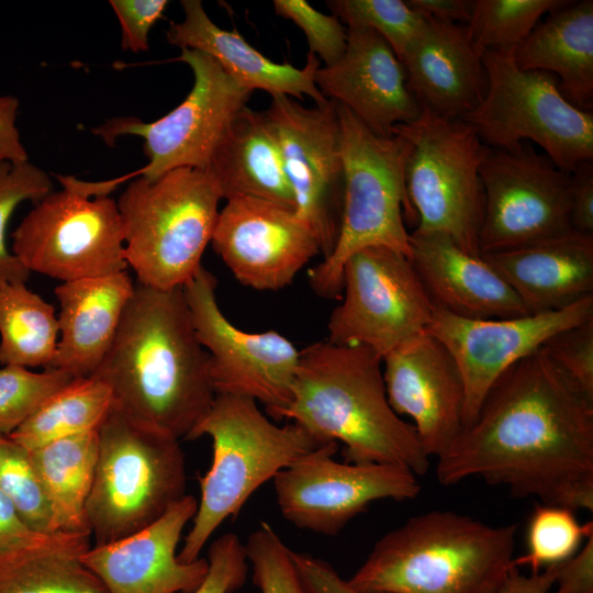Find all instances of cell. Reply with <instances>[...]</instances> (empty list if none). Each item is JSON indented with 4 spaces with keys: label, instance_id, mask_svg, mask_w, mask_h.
<instances>
[{
    "label": "cell",
    "instance_id": "6da1fadb",
    "mask_svg": "<svg viewBox=\"0 0 593 593\" xmlns=\"http://www.w3.org/2000/svg\"><path fill=\"white\" fill-rule=\"evenodd\" d=\"M435 471L443 485L477 477L515 497L592 511L593 402L540 347L494 382Z\"/></svg>",
    "mask_w": 593,
    "mask_h": 593
},
{
    "label": "cell",
    "instance_id": "7a4b0ae2",
    "mask_svg": "<svg viewBox=\"0 0 593 593\" xmlns=\"http://www.w3.org/2000/svg\"><path fill=\"white\" fill-rule=\"evenodd\" d=\"M105 382L113 405L132 421L188 439L215 390L210 358L198 340L182 288L136 282L115 337L91 376Z\"/></svg>",
    "mask_w": 593,
    "mask_h": 593
},
{
    "label": "cell",
    "instance_id": "3957f363",
    "mask_svg": "<svg viewBox=\"0 0 593 593\" xmlns=\"http://www.w3.org/2000/svg\"><path fill=\"white\" fill-rule=\"evenodd\" d=\"M276 419L342 443L345 462L396 465L415 475L429 467L414 426L388 401L382 358L366 346L326 339L300 350L291 401Z\"/></svg>",
    "mask_w": 593,
    "mask_h": 593
},
{
    "label": "cell",
    "instance_id": "277c9868",
    "mask_svg": "<svg viewBox=\"0 0 593 593\" xmlns=\"http://www.w3.org/2000/svg\"><path fill=\"white\" fill-rule=\"evenodd\" d=\"M516 530L430 511L383 535L347 581L361 593H494L516 568Z\"/></svg>",
    "mask_w": 593,
    "mask_h": 593
},
{
    "label": "cell",
    "instance_id": "5b68a950",
    "mask_svg": "<svg viewBox=\"0 0 593 593\" xmlns=\"http://www.w3.org/2000/svg\"><path fill=\"white\" fill-rule=\"evenodd\" d=\"M202 436L212 439L213 458L199 478L201 496L178 553L182 562L199 559L212 534L225 519L236 516L259 486L327 444L294 423H273L255 400L233 394H215L188 439Z\"/></svg>",
    "mask_w": 593,
    "mask_h": 593
},
{
    "label": "cell",
    "instance_id": "8992f818",
    "mask_svg": "<svg viewBox=\"0 0 593 593\" xmlns=\"http://www.w3.org/2000/svg\"><path fill=\"white\" fill-rule=\"evenodd\" d=\"M337 112L344 169L340 230L333 251L309 271L311 289L324 299L342 296L344 265L362 248L384 246L410 257L405 220L417 224L406 191L410 141L376 135L339 103Z\"/></svg>",
    "mask_w": 593,
    "mask_h": 593
},
{
    "label": "cell",
    "instance_id": "52a82bcc",
    "mask_svg": "<svg viewBox=\"0 0 593 593\" xmlns=\"http://www.w3.org/2000/svg\"><path fill=\"white\" fill-rule=\"evenodd\" d=\"M222 199L205 170L177 168L130 181L116 204L125 259L137 282L160 290L187 284L202 266Z\"/></svg>",
    "mask_w": 593,
    "mask_h": 593
},
{
    "label": "cell",
    "instance_id": "ba28073f",
    "mask_svg": "<svg viewBox=\"0 0 593 593\" xmlns=\"http://www.w3.org/2000/svg\"><path fill=\"white\" fill-rule=\"evenodd\" d=\"M98 458L86 505L94 545L156 522L186 495L180 440L132 421L114 405L98 429Z\"/></svg>",
    "mask_w": 593,
    "mask_h": 593
},
{
    "label": "cell",
    "instance_id": "9c48e42d",
    "mask_svg": "<svg viewBox=\"0 0 593 593\" xmlns=\"http://www.w3.org/2000/svg\"><path fill=\"white\" fill-rule=\"evenodd\" d=\"M177 60L186 63L194 77L192 89L178 107L154 122L121 116L91 128L108 146L125 135L143 138L148 163L111 180L79 179L77 184L81 192L89 197L109 195L119 184L133 178L156 179L177 168L206 170L233 120L247 107L251 92L203 52L181 49Z\"/></svg>",
    "mask_w": 593,
    "mask_h": 593
},
{
    "label": "cell",
    "instance_id": "30bf717a",
    "mask_svg": "<svg viewBox=\"0 0 593 593\" xmlns=\"http://www.w3.org/2000/svg\"><path fill=\"white\" fill-rule=\"evenodd\" d=\"M513 52L482 54L486 90L462 120L489 148L511 150L529 142L569 172L593 160V111L572 105L556 76L519 69Z\"/></svg>",
    "mask_w": 593,
    "mask_h": 593
},
{
    "label": "cell",
    "instance_id": "8fae6325",
    "mask_svg": "<svg viewBox=\"0 0 593 593\" xmlns=\"http://www.w3.org/2000/svg\"><path fill=\"white\" fill-rule=\"evenodd\" d=\"M392 134L410 141L406 191L416 214L413 232L441 233L462 250L480 256L483 214L480 169L488 150L462 119L438 115L425 108Z\"/></svg>",
    "mask_w": 593,
    "mask_h": 593
},
{
    "label": "cell",
    "instance_id": "7c38bea8",
    "mask_svg": "<svg viewBox=\"0 0 593 593\" xmlns=\"http://www.w3.org/2000/svg\"><path fill=\"white\" fill-rule=\"evenodd\" d=\"M61 186L36 202L20 222L12 234V253L30 272L61 282L125 271L116 201Z\"/></svg>",
    "mask_w": 593,
    "mask_h": 593
},
{
    "label": "cell",
    "instance_id": "4fadbf2b",
    "mask_svg": "<svg viewBox=\"0 0 593 593\" xmlns=\"http://www.w3.org/2000/svg\"><path fill=\"white\" fill-rule=\"evenodd\" d=\"M433 310L409 257L384 246L366 247L344 265L342 302L328 318L327 340L366 346L383 359L424 333Z\"/></svg>",
    "mask_w": 593,
    "mask_h": 593
},
{
    "label": "cell",
    "instance_id": "5bb4252c",
    "mask_svg": "<svg viewBox=\"0 0 593 593\" xmlns=\"http://www.w3.org/2000/svg\"><path fill=\"white\" fill-rule=\"evenodd\" d=\"M480 177L483 214L480 255L538 243L571 230V174L529 142L488 148Z\"/></svg>",
    "mask_w": 593,
    "mask_h": 593
},
{
    "label": "cell",
    "instance_id": "9a60e30c",
    "mask_svg": "<svg viewBox=\"0 0 593 593\" xmlns=\"http://www.w3.org/2000/svg\"><path fill=\"white\" fill-rule=\"evenodd\" d=\"M216 284L201 266L182 287L195 335L209 354L215 394L253 399L276 419L291 401L300 350L278 332L251 333L233 325L219 305Z\"/></svg>",
    "mask_w": 593,
    "mask_h": 593
},
{
    "label": "cell",
    "instance_id": "2e32d148",
    "mask_svg": "<svg viewBox=\"0 0 593 593\" xmlns=\"http://www.w3.org/2000/svg\"><path fill=\"white\" fill-rule=\"evenodd\" d=\"M329 441L288 468L273 481L282 516L301 529L337 535L354 517L379 500L415 499L421 485L410 469L390 463H350L334 459Z\"/></svg>",
    "mask_w": 593,
    "mask_h": 593
},
{
    "label": "cell",
    "instance_id": "e0dca14e",
    "mask_svg": "<svg viewBox=\"0 0 593 593\" xmlns=\"http://www.w3.org/2000/svg\"><path fill=\"white\" fill-rule=\"evenodd\" d=\"M280 149L294 211L311 227L326 258L340 230L344 169L337 102L312 108L271 96L264 111Z\"/></svg>",
    "mask_w": 593,
    "mask_h": 593
},
{
    "label": "cell",
    "instance_id": "ac0fdd59",
    "mask_svg": "<svg viewBox=\"0 0 593 593\" xmlns=\"http://www.w3.org/2000/svg\"><path fill=\"white\" fill-rule=\"evenodd\" d=\"M592 317L593 295L561 310L511 318H467L434 305L425 332L445 346L459 369L465 390L463 426L475 417L504 371L551 336Z\"/></svg>",
    "mask_w": 593,
    "mask_h": 593
},
{
    "label": "cell",
    "instance_id": "d6986e66",
    "mask_svg": "<svg viewBox=\"0 0 593 593\" xmlns=\"http://www.w3.org/2000/svg\"><path fill=\"white\" fill-rule=\"evenodd\" d=\"M226 201L211 244L243 286L259 291L283 289L321 254L313 231L294 210L249 197Z\"/></svg>",
    "mask_w": 593,
    "mask_h": 593
},
{
    "label": "cell",
    "instance_id": "ffe728a7",
    "mask_svg": "<svg viewBox=\"0 0 593 593\" xmlns=\"http://www.w3.org/2000/svg\"><path fill=\"white\" fill-rule=\"evenodd\" d=\"M382 373L393 411L414 421L428 457L441 456L463 427V383L449 351L424 332L384 356Z\"/></svg>",
    "mask_w": 593,
    "mask_h": 593
},
{
    "label": "cell",
    "instance_id": "44dd1931",
    "mask_svg": "<svg viewBox=\"0 0 593 593\" xmlns=\"http://www.w3.org/2000/svg\"><path fill=\"white\" fill-rule=\"evenodd\" d=\"M198 507L186 494L149 526L113 542L90 546L82 563L109 593H191L208 573L206 558L178 559L177 547Z\"/></svg>",
    "mask_w": 593,
    "mask_h": 593
},
{
    "label": "cell",
    "instance_id": "7402d4cb",
    "mask_svg": "<svg viewBox=\"0 0 593 593\" xmlns=\"http://www.w3.org/2000/svg\"><path fill=\"white\" fill-rule=\"evenodd\" d=\"M343 56L315 72L321 93L346 107L372 133L392 136L399 124L422 111L407 87L406 72L391 46L369 29H347Z\"/></svg>",
    "mask_w": 593,
    "mask_h": 593
},
{
    "label": "cell",
    "instance_id": "603a6c76",
    "mask_svg": "<svg viewBox=\"0 0 593 593\" xmlns=\"http://www.w3.org/2000/svg\"><path fill=\"white\" fill-rule=\"evenodd\" d=\"M409 239V259L435 306L475 320L530 314L481 256L462 250L449 236L412 232Z\"/></svg>",
    "mask_w": 593,
    "mask_h": 593
},
{
    "label": "cell",
    "instance_id": "cb8c5ba5",
    "mask_svg": "<svg viewBox=\"0 0 593 593\" xmlns=\"http://www.w3.org/2000/svg\"><path fill=\"white\" fill-rule=\"evenodd\" d=\"M426 19L423 34L402 60L407 87L421 108L462 119L486 90L482 55L466 24Z\"/></svg>",
    "mask_w": 593,
    "mask_h": 593
},
{
    "label": "cell",
    "instance_id": "d4e9b609",
    "mask_svg": "<svg viewBox=\"0 0 593 593\" xmlns=\"http://www.w3.org/2000/svg\"><path fill=\"white\" fill-rule=\"evenodd\" d=\"M480 256L530 314L561 310L593 295V235L569 231Z\"/></svg>",
    "mask_w": 593,
    "mask_h": 593
},
{
    "label": "cell",
    "instance_id": "484cf974",
    "mask_svg": "<svg viewBox=\"0 0 593 593\" xmlns=\"http://www.w3.org/2000/svg\"><path fill=\"white\" fill-rule=\"evenodd\" d=\"M184 18L171 22L166 33L169 44L180 49L200 51L217 64L239 86L253 92L264 90L270 96L302 99L307 96L315 104L326 99L315 83L320 59L309 53L304 67L278 64L250 46L236 31L217 26L206 14L200 0H182Z\"/></svg>",
    "mask_w": 593,
    "mask_h": 593
},
{
    "label": "cell",
    "instance_id": "4316f807",
    "mask_svg": "<svg viewBox=\"0 0 593 593\" xmlns=\"http://www.w3.org/2000/svg\"><path fill=\"white\" fill-rule=\"evenodd\" d=\"M134 288L126 270L58 284L54 292L59 338L48 368L72 378L91 377L115 337Z\"/></svg>",
    "mask_w": 593,
    "mask_h": 593
},
{
    "label": "cell",
    "instance_id": "83f0119b",
    "mask_svg": "<svg viewBox=\"0 0 593 593\" xmlns=\"http://www.w3.org/2000/svg\"><path fill=\"white\" fill-rule=\"evenodd\" d=\"M519 69L557 77L562 96L593 111V1H567L549 12L514 49Z\"/></svg>",
    "mask_w": 593,
    "mask_h": 593
},
{
    "label": "cell",
    "instance_id": "f1b7e54d",
    "mask_svg": "<svg viewBox=\"0 0 593 593\" xmlns=\"http://www.w3.org/2000/svg\"><path fill=\"white\" fill-rule=\"evenodd\" d=\"M205 171L223 199L249 197L294 210L280 149L264 111L245 107L235 116Z\"/></svg>",
    "mask_w": 593,
    "mask_h": 593
},
{
    "label": "cell",
    "instance_id": "f546056e",
    "mask_svg": "<svg viewBox=\"0 0 593 593\" xmlns=\"http://www.w3.org/2000/svg\"><path fill=\"white\" fill-rule=\"evenodd\" d=\"M98 443L97 429L30 450L57 534L90 536L86 505L94 478Z\"/></svg>",
    "mask_w": 593,
    "mask_h": 593
},
{
    "label": "cell",
    "instance_id": "4dcf8cb0",
    "mask_svg": "<svg viewBox=\"0 0 593 593\" xmlns=\"http://www.w3.org/2000/svg\"><path fill=\"white\" fill-rule=\"evenodd\" d=\"M89 535L54 534L0 558V593H109L81 561Z\"/></svg>",
    "mask_w": 593,
    "mask_h": 593
},
{
    "label": "cell",
    "instance_id": "1f68e13d",
    "mask_svg": "<svg viewBox=\"0 0 593 593\" xmlns=\"http://www.w3.org/2000/svg\"><path fill=\"white\" fill-rule=\"evenodd\" d=\"M59 327L54 306L25 283L0 286V365L48 368Z\"/></svg>",
    "mask_w": 593,
    "mask_h": 593
},
{
    "label": "cell",
    "instance_id": "d6a6232c",
    "mask_svg": "<svg viewBox=\"0 0 593 593\" xmlns=\"http://www.w3.org/2000/svg\"><path fill=\"white\" fill-rule=\"evenodd\" d=\"M110 387L94 377L75 378L52 394L9 436L27 450L97 430L113 406Z\"/></svg>",
    "mask_w": 593,
    "mask_h": 593
},
{
    "label": "cell",
    "instance_id": "836d02e7",
    "mask_svg": "<svg viewBox=\"0 0 593 593\" xmlns=\"http://www.w3.org/2000/svg\"><path fill=\"white\" fill-rule=\"evenodd\" d=\"M566 0H474L466 24L471 41L482 55L486 51L513 52L544 15Z\"/></svg>",
    "mask_w": 593,
    "mask_h": 593
},
{
    "label": "cell",
    "instance_id": "e575fe53",
    "mask_svg": "<svg viewBox=\"0 0 593 593\" xmlns=\"http://www.w3.org/2000/svg\"><path fill=\"white\" fill-rule=\"evenodd\" d=\"M591 535L592 522L581 524L567 507L537 503L527 524V552L514 558L513 564L529 566L532 573L539 572L571 558Z\"/></svg>",
    "mask_w": 593,
    "mask_h": 593
},
{
    "label": "cell",
    "instance_id": "d590c367",
    "mask_svg": "<svg viewBox=\"0 0 593 593\" xmlns=\"http://www.w3.org/2000/svg\"><path fill=\"white\" fill-rule=\"evenodd\" d=\"M326 7L347 29L378 33L403 60L423 34L427 19L402 0H329Z\"/></svg>",
    "mask_w": 593,
    "mask_h": 593
},
{
    "label": "cell",
    "instance_id": "8d00e7d4",
    "mask_svg": "<svg viewBox=\"0 0 593 593\" xmlns=\"http://www.w3.org/2000/svg\"><path fill=\"white\" fill-rule=\"evenodd\" d=\"M0 490L31 530L44 536L57 534L30 450L1 433Z\"/></svg>",
    "mask_w": 593,
    "mask_h": 593
},
{
    "label": "cell",
    "instance_id": "74e56055",
    "mask_svg": "<svg viewBox=\"0 0 593 593\" xmlns=\"http://www.w3.org/2000/svg\"><path fill=\"white\" fill-rule=\"evenodd\" d=\"M53 191L48 174L26 161L0 165V286L26 283L31 272L8 248L7 230L15 209L24 201L34 203Z\"/></svg>",
    "mask_w": 593,
    "mask_h": 593
},
{
    "label": "cell",
    "instance_id": "f35d334b",
    "mask_svg": "<svg viewBox=\"0 0 593 593\" xmlns=\"http://www.w3.org/2000/svg\"><path fill=\"white\" fill-rule=\"evenodd\" d=\"M67 372L45 368L41 372L16 366L0 368V433L10 435L52 394L74 380Z\"/></svg>",
    "mask_w": 593,
    "mask_h": 593
},
{
    "label": "cell",
    "instance_id": "ab89813d",
    "mask_svg": "<svg viewBox=\"0 0 593 593\" xmlns=\"http://www.w3.org/2000/svg\"><path fill=\"white\" fill-rule=\"evenodd\" d=\"M253 581L260 593H307L291 557V549L271 525L261 522L245 544Z\"/></svg>",
    "mask_w": 593,
    "mask_h": 593
},
{
    "label": "cell",
    "instance_id": "60d3db41",
    "mask_svg": "<svg viewBox=\"0 0 593 593\" xmlns=\"http://www.w3.org/2000/svg\"><path fill=\"white\" fill-rule=\"evenodd\" d=\"M277 15L292 21L304 33L311 54L324 66L335 64L345 53L348 30L334 14H325L304 0H275Z\"/></svg>",
    "mask_w": 593,
    "mask_h": 593
},
{
    "label": "cell",
    "instance_id": "b9f144b4",
    "mask_svg": "<svg viewBox=\"0 0 593 593\" xmlns=\"http://www.w3.org/2000/svg\"><path fill=\"white\" fill-rule=\"evenodd\" d=\"M542 347L556 367L593 402V317L557 333Z\"/></svg>",
    "mask_w": 593,
    "mask_h": 593
},
{
    "label": "cell",
    "instance_id": "7bdbcfd3",
    "mask_svg": "<svg viewBox=\"0 0 593 593\" xmlns=\"http://www.w3.org/2000/svg\"><path fill=\"white\" fill-rule=\"evenodd\" d=\"M209 569L191 593H233L246 582L249 563L237 535L227 533L215 539L208 552Z\"/></svg>",
    "mask_w": 593,
    "mask_h": 593
},
{
    "label": "cell",
    "instance_id": "ee69618b",
    "mask_svg": "<svg viewBox=\"0 0 593 593\" xmlns=\"http://www.w3.org/2000/svg\"><path fill=\"white\" fill-rule=\"evenodd\" d=\"M122 30V48L133 53L148 51V34L163 18L167 0H110Z\"/></svg>",
    "mask_w": 593,
    "mask_h": 593
},
{
    "label": "cell",
    "instance_id": "f6af8a7d",
    "mask_svg": "<svg viewBox=\"0 0 593 593\" xmlns=\"http://www.w3.org/2000/svg\"><path fill=\"white\" fill-rule=\"evenodd\" d=\"M291 557L307 593H361L350 586L327 561L293 550Z\"/></svg>",
    "mask_w": 593,
    "mask_h": 593
},
{
    "label": "cell",
    "instance_id": "bcb514c9",
    "mask_svg": "<svg viewBox=\"0 0 593 593\" xmlns=\"http://www.w3.org/2000/svg\"><path fill=\"white\" fill-rule=\"evenodd\" d=\"M570 174L571 230L593 235V160L578 165Z\"/></svg>",
    "mask_w": 593,
    "mask_h": 593
},
{
    "label": "cell",
    "instance_id": "7dc6e473",
    "mask_svg": "<svg viewBox=\"0 0 593 593\" xmlns=\"http://www.w3.org/2000/svg\"><path fill=\"white\" fill-rule=\"evenodd\" d=\"M555 593H593V535L558 568Z\"/></svg>",
    "mask_w": 593,
    "mask_h": 593
},
{
    "label": "cell",
    "instance_id": "c3c4849f",
    "mask_svg": "<svg viewBox=\"0 0 593 593\" xmlns=\"http://www.w3.org/2000/svg\"><path fill=\"white\" fill-rule=\"evenodd\" d=\"M49 536L52 535H38L31 530L0 490V558L38 545Z\"/></svg>",
    "mask_w": 593,
    "mask_h": 593
},
{
    "label": "cell",
    "instance_id": "681fc988",
    "mask_svg": "<svg viewBox=\"0 0 593 593\" xmlns=\"http://www.w3.org/2000/svg\"><path fill=\"white\" fill-rule=\"evenodd\" d=\"M20 101L14 96L0 97V165L29 160L16 127Z\"/></svg>",
    "mask_w": 593,
    "mask_h": 593
},
{
    "label": "cell",
    "instance_id": "f907efd6",
    "mask_svg": "<svg viewBox=\"0 0 593 593\" xmlns=\"http://www.w3.org/2000/svg\"><path fill=\"white\" fill-rule=\"evenodd\" d=\"M406 3L426 18L457 24H467L473 10V0H406Z\"/></svg>",
    "mask_w": 593,
    "mask_h": 593
},
{
    "label": "cell",
    "instance_id": "816d5d0a",
    "mask_svg": "<svg viewBox=\"0 0 593 593\" xmlns=\"http://www.w3.org/2000/svg\"><path fill=\"white\" fill-rule=\"evenodd\" d=\"M559 564L546 567L544 571L525 575L513 568L494 593H549L555 584Z\"/></svg>",
    "mask_w": 593,
    "mask_h": 593
}]
</instances>
